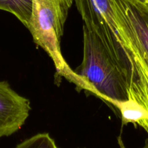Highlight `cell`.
<instances>
[{
    "instance_id": "obj_5",
    "label": "cell",
    "mask_w": 148,
    "mask_h": 148,
    "mask_svg": "<svg viewBox=\"0 0 148 148\" xmlns=\"http://www.w3.org/2000/svg\"><path fill=\"white\" fill-rule=\"evenodd\" d=\"M128 60L126 81L129 84V99L139 104L147 114L140 125L148 134V70L137 57L124 51Z\"/></svg>"
},
{
    "instance_id": "obj_6",
    "label": "cell",
    "mask_w": 148,
    "mask_h": 148,
    "mask_svg": "<svg viewBox=\"0 0 148 148\" xmlns=\"http://www.w3.org/2000/svg\"><path fill=\"white\" fill-rule=\"evenodd\" d=\"M74 0H32L31 23L44 29L65 25Z\"/></svg>"
},
{
    "instance_id": "obj_2",
    "label": "cell",
    "mask_w": 148,
    "mask_h": 148,
    "mask_svg": "<svg viewBox=\"0 0 148 148\" xmlns=\"http://www.w3.org/2000/svg\"><path fill=\"white\" fill-rule=\"evenodd\" d=\"M110 3L115 39L148 70V5L132 6L124 0H110Z\"/></svg>"
},
{
    "instance_id": "obj_1",
    "label": "cell",
    "mask_w": 148,
    "mask_h": 148,
    "mask_svg": "<svg viewBox=\"0 0 148 148\" xmlns=\"http://www.w3.org/2000/svg\"><path fill=\"white\" fill-rule=\"evenodd\" d=\"M83 60L75 73L90 94L116 107L129 99V84L123 71L99 37L83 26Z\"/></svg>"
},
{
    "instance_id": "obj_7",
    "label": "cell",
    "mask_w": 148,
    "mask_h": 148,
    "mask_svg": "<svg viewBox=\"0 0 148 148\" xmlns=\"http://www.w3.org/2000/svg\"><path fill=\"white\" fill-rule=\"evenodd\" d=\"M0 10L12 13L28 28L32 12V0H0Z\"/></svg>"
},
{
    "instance_id": "obj_8",
    "label": "cell",
    "mask_w": 148,
    "mask_h": 148,
    "mask_svg": "<svg viewBox=\"0 0 148 148\" xmlns=\"http://www.w3.org/2000/svg\"><path fill=\"white\" fill-rule=\"evenodd\" d=\"M15 148H60L48 133L37 134L18 144Z\"/></svg>"
},
{
    "instance_id": "obj_9",
    "label": "cell",
    "mask_w": 148,
    "mask_h": 148,
    "mask_svg": "<svg viewBox=\"0 0 148 148\" xmlns=\"http://www.w3.org/2000/svg\"><path fill=\"white\" fill-rule=\"evenodd\" d=\"M118 142H119L120 148H126V147H125V145H124V144H123V141H122L121 137H119V139H118ZM142 148H148V139H146L145 145H144V146L142 147Z\"/></svg>"
},
{
    "instance_id": "obj_3",
    "label": "cell",
    "mask_w": 148,
    "mask_h": 148,
    "mask_svg": "<svg viewBox=\"0 0 148 148\" xmlns=\"http://www.w3.org/2000/svg\"><path fill=\"white\" fill-rule=\"evenodd\" d=\"M84 21V25L95 33L112 57L119 51V43L113 36L110 0H74Z\"/></svg>"
},
{
    "instance_id": "obj_4",
    "label": "cell",
    "mask_w": 148,
    "mask_h": 148,
    "mask_svg": "<svg viewBox=\"0 0 148 148\" xmlns=\"http://www.w3.org/2000/svg\"><path fill=\"white\" fill-rule=\"evenodd\" d=\"M31 109L29 99L18 95L8 82H0V138L21 129Z\"/></svg>"
}]
</instances>
